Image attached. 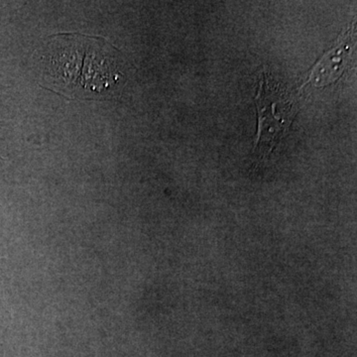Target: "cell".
<instances>
[{
  "instance_id": "obj_1",
  "label": "cell",
  "mask_w": 357,
  "mask_h": 357,
  "mask_svg": "<svg viewBox=\"0 0 357 357\" xmlns=\"http://www.w3.org/2000/svg\"><path fill=\"white\" fill-rule=\"evenodd\" d=\"M114 49L100 37L58 35L47 51V79L65 96L105 95L121 77L112 53Z\"/></svg>"
},
{
  "instance_id": "obj_2",
  "label": "cell",
  "mask_w": 357,
  "mask_h": 357,
  "mask_svg": "<svg viewBox=\"0 0 357 357\" xmlns=\"http://www.w3.org/2000/svg\"><path fill=\"white\" fill-rule=\"evenodd\" d=\"M258 135L253 158L262 163L289 133L296 112L295 98L282 84L269 79L266 73L260 81L255 98Z\"/></svg>"
}]
</instances>
